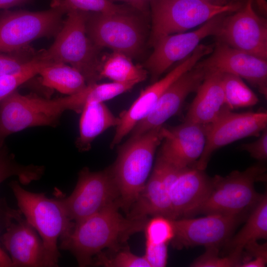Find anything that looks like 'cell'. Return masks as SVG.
Listing matches in <instances>:
<instances>
[{"mask_svg":"<svg viewBox=\"0 0 267 267\" xmlns=\"http://www.w3.org/2000/svg\"><path fill=\"white\" fill-rule=\"evenodd\" d=\"M119 203L74 222L69 232L60 238V248L70 251L80 267L92 265L94 257L104 249L121 247L133 234L144 230L147 218L123 217Z\"/></svg>","mask_w":267,"mask_h":267,"instance_id":"obj_1","label":"cell"},{"mask_svg":"<svg viewBox=\"0 0 267 267\" xmlns=\"http://www.w3.org/2000/svg\"><path fill=\"white\" fill-rule=\"evenodd\" d=\"M162 126L136 136L119 146L110 167L119 193L120 208L128 213L149 178L156 149L163 140Z\"/></svg>","mask_w":267,"mask_h":267,"instance_id":"obj_2","label":"cell"},{"mask_svg":"<svg viewBox=\"0 0 267 267\" xmlns=\"http://www.w3.org/2000/svg\"><path fill=\"white\" fill-rule=\"evenodd\" d=\"M88 12L70 5L67 17L53 44L48 49L37 53L38 59L45 62L70 64L83 75L87 85L97 83L101 79L98 48L87 34Z\"/></svg>","mask_w":267,"mask_h":267,"instance_id":"obj_3","label":"cell"},{"mask_svg":"<svg viewBox=\"0 0 267 267\" xmlns=\"http://www.w3.org/2000/svg\"><path fill=\"white\" fill-rule=\"evenodd\" d=\"M10 187L18 209L43 241L45 267L58 266L60 257L58 239L70 231L74 224L69 218L62 199L49 198L43 193L29 191L18 181H12Z\"/></svg>","mask_w":267,"mask_h":267,"instance_id":"obj_4","label":"cell"},{"mask_svg":"<svg viewBox=\"0 0 267 267\" xmlns=\"http://www.w3.org/2000/svg\"><path fill=\"white\" fill-rule=\"evenodd\" d=\"M69 7L64 0H53L46 10H3L0 14V52L18 50L39 38L56 36Z\"/></svg>","mask_w":267,"mask_h":267,"instance_id":"obj_5","label":"cell"},{"mask_svg":"<svg viewBox=\"0 0 267 267\" xmlns=\"http://www.w3.org/2000/svg\"><path fill=\"white\" fill-rule=\"evenodd\" d=\"M150 2L152 45L161 37L184 33L214 17L235 12L245 3L219 5L204 0H150Z\"/></svg>","mask_w":267,"mask_h":267,"instance_id":"obj_6","label":"cell"},{"mask_svg":"<svg viewBox=\"0 0 267 267\" xmlns=\"http://www.w3.org/2000/svg\"><path fill=\"white\" fill-rule=\"evenodd\" d=\"M266 171L265 167L256 165L225 177L215 176L212 191L198 213L240 215L255 206L263 196L256 191L255 183L263 178Z\"/></svg>","mask_w":267,"mask_h":267,"instance_id":"obj_7","label":"cell"},{"mask_svg":"<svg viewBox=\"0 0 267 267\" xmlns=\"http://www.w3.org/2000/svg\"><path fill=\"white\" fill-rule=\"evenodd\" d=\"M65 111L61 97L48 99L14 91L0 102V145L8 135L25 129L57 126Z\"/></svg>","mask_w":267,"mask_h":267,"instance_id":"obj_8","label":"cell"},{"mask_svg":"<svg viewBox=\"0 0 267 267\" xmlns=\"http://www.w3.org/2000/svg\"><path fill=\"white\" fill-rule=\"evenodd\" d=\"M62 201L69 218L74 222L111 204H119V193L110 168L98 172H92L87 167L82 169L73 191Z\"/></svg>","mask_w":267,"mask_h":267,"instance_id":"obj_9","label":"cell"},{"mask_svg":"<svg viewBox=\"0 0 267 267\" xmlns=\"http://www.w3.org/2000/svg\"><path fill=\"white\" fill-rule=\"evenodd\" d=\"M87 34L98 48L107 47L131 57L141 49L143 38L140 27L127 13L89 12Z\"/></svg>","mask_w":267,"mask_h":267,"instance_id":"obj_10","label":"cell"},{"mask_svg":"<svg viewBox=\"0 0 267 267\" xmlns=\"http://www.w3.org/2000/svg\"><path fill=\"white\" fill-rule=\"evenodd\" d=\"M206 140L203 151L193 165L204 170L213 153L237 140L260 136L267 128L266 111L234 113L225 109L212 123L206 125Z\"/></svg>","mask_w":267,"mask_h":267,"instance_id":"obj_11","label":"cell"},{"mask_svg":"<svg viewBox=\"0 0 267 267\" xmlns=\"http://www.w3.org/2000/svg\"><path fill=\"white\" fill-rule=\"evenodd\" d=\"M213 49L212 45L200 44L189 55L164 77L141 90L130 107L120 114V122L116 127L110 144L111 148L118 145L124 137L130 133L134 126L148 115L169 86L182 74L194 67L203 57L210 54Z\"/></svg>","mask_w":267,"mask_h":267,"instance_id":"obj_12","label":"cell"},{"mask_svg":"<svg viewBox=\"0 0 267 267\" xmlns=\"http://www.w3.org/2000/svg\"><path fill=\"white\" fill-rule=\"evenodd\" d=\"M254 1L246 0L240 9L224 16L216 36L220 42L267 60V22L255 11Z\"/></svg>","mask_w":267,"mask_h":267,"instance_id":"obj_13","label":"cell"},{"mask_svg":"<svg viewBox=\"0 0 267 267\" xmlns=\"http://www.w3.org/2000/svg\"><path fill=\"white\" fill-rule=\"evenodd\" d=\"M5 230L0 240L14 267H45L43 241L19 209L4 206Z\"/></svg>","mask_w":267,"mask_h":267,"instance_id":"obj_14","label":"cell"},{"mask_svg":"<svg viewBox=\"0 0 267 267\" xmlns=\"http://www.w3.org/2000/svg\"><path fill=\"white\" fill-rule=\"evenodd\" d=\"M225 14L214 17L197 29L161 37L152 45L154 50L145 63L154 82L175 62L189 55L206 37L216 36Z\"/></svg>","mask_w":267,"mask_h":267,"instance_id":"obj_15","label":"cell"},{"mask_svg":"<svg viewBox=\"0 0 267 267\" xmlns=\"http://www.w3.org/2000/svg\"><path fill=\"white\" fill-rule=\"evenodd\" d=\"M240 216L213 214L199 218L173 220V245L177 249L199 246L218 248L229 240Z\"/></svg>","mask_w":267,"mask_h":267,"instance_id":"obj_16","label":"cell"},{"mask_svg":"<svg viewBox=\"0 0 267 267\" xmlns=\"http://www.w3.org/2000/svg\"><path fill=\"white\" fill-rule=\"evenodd\" d=\"M207 58L197 62L206 72L218 71L244 79L267 97V60L218 42Z\"/></svg>","mask_w":267,"mask_h":267,"instance_id":"obj_17","label":"cell"},{"mask_svg":"<svg viewBox=\"0 0 267 267\" xmlns=\"http://www.w3.org/2000/svg\"><path fill=\"white\" fill-rule=\"evenodd\" d=\"M206 74L197 63L179 76L164 91L148 115L134 126L130 132L131 137L163 125L178 112L187 96L197 90Z\"/></svg>","mask_w":267,"mask_h":267,"instance_id":"obj_18","label":"cell"},{"mask_svg":"<svg viewBox=\"0 0 267 267\" xmlns=\"http://www.w3.org/2000/svg\"><path fill=\"white\" fill-rule=\"evenodd\" d=\"M206 132V125L187 121L173 127L163 125V143L158 155L178 168L190 167L203 151Z\"/></svg>","mask_w":267,"mask_h":267,"instance_id":"obj_19","label":"cell"},{"mask_svg":"<svg viewBox=\"0 0 267 267\" xmlns=\"http://www.w3.org/2000/svg\"><path fill=\"white\" fill-rule=\"evenodd\" d=\"M213 179L194 166L183 170L171 186L169 196L172 220L198 213L208 198Z\"/></svg>","mask_w":267,"mask_h":267,"instance_id":"obj_20","label":"cell"},{"mask_svg":"<svg viewBox=\"0 0 267 267\" xmlns=\"http://www.w3.org/2000/svg\"><path fill=\"white\" fill-rule=\"evenodd\" d=\"M222 73L206 72L190 104L184 121L208 125L213 122L227 107L222 83Z\"/></svg>","mask_w":267,"mask_h":267,"instance_id":"obj_21","label":"cell"},{"mask_svg":"<svg viewBox=\"0 0 267 267\" xmlns=\"http://www.w3.org/2000/svg\"><path fill=\"white\" fill-rule=\"evenodd\" d=\"M169 188L163 180L161 169L156 162L144 187L127 214L135 219L148 216H162L172 219Z\"/></svg>","mask_w":267,"mask_h":267,"instance_id":"obj_22","label":"cell"},{"mask_svg":"<svg viewBox=\"0 0 267 267\" xmlns=\"http://www.w3.org/2000/svg\"><path fill=\"white\" fill-rule=\"evenodd\" d=\"M81 114L79 135L75 141L81 152L89 150L97 136L109 128L118 126L120 122L119 117L114 116L103 102H88Z\"/></svg>","mask_w":267,"mask_h":267,"instance_id":"obj_23","label":"cell"},{"mask_svg":"<svg viewBox=\"0 0 267 267\" xmlns=\"http://www.w3.org/2000/svg\"><path fill=\"white\" fill-rule=\"evenodd\" d=\"M42 84L67 95L84 89L87 83L77 69L60 62H46L40 69Z\"/></svg>","mask_w":267,"mask_h":267,"instance_id":"obj_24","label":"cell"},{"mask_svg":"<svg viewBox=\"0 0 267 267\" xmlns=\"http://www.w3.org/2000/svg\"><path fill=\"white\" fill-rule=\"evenodd\" d=\"M139 83L137 81L126 83L112 82L87 85L81 91L62 97L66 110L80 114L85 104L90 102H103L127 92Z\"/></svg>","mask_w":267,"mask_h":267,"instance_id":"obj_25","label":"cell"},{"mask_svg":"<svg viewBox=\"0 0 267 267\" xmlns=\"http://www.w3.org/2000/svg\"><path fill=\"white\" fill-rule=\"evenodd\" d=\"M267 238V197L263 195L254 206L245 225L229 240L227 246L230 253L242 256L245 246L249 243Z\"/></svg>","mask_w":267,"mask_h":267,"instance_id":"obj_26","label":"cell"},{"mask_svg":"<svg viewBox=\"0 0 267 267\" xmlns=\"http://www.w3.org/2000/svg\"><path fill=\"white\" fill-rule=\"evenodd\" d=\"M147 74L142 66L134 64L131 57L122 53L113 51L101 60V79L108 78L116 83H140L147 78Z\"/></svg>","mask_w":267,"mask_h":267,"instance_id":"obj_27","label":"cell"},{"mask_svg":"<svg viewBox=\"0 0 267 267\" xmlns=\"http://www.w3.org/2000/svg\"><path fill=\"white\" fill-rule=\"evenodd\" d=\"M44 172V166L18 163L4 144L0 145V183L16 177L21 184L27 185L41 179Z\"/></svg>","mask_w":267,"mask_h":267,"instance_id":"obj_28","label":"cell"},{"mask_svg":"<svg viewBox=\"0 0 267 267\" xmlns=\"http://www.w3.org/2000/svg\"><path fill=\"white\" fill-rule=\"evenodd\" d=\"M222 83L225 105L229 110L252 106L258 103L256 94L240 77L222 73Z\"/></svg>","mask_w":267,"mask_h":267,"instance_id":"obj_29","label":"cell"},{"mask_svg":"<svg viewBox=\"0 0 267 267\" xmlns=\"http://www.w3.org/2000/svg\"><path fill=\"white\" fill-rule=\"evenodd\" d=\"M109 254L102 251L93 259L92 265L110 267H150L144 257L134 254L126 247L110 250Z\"/></svg>","mask_w":267,"mask_h":267,"instance_id":"obj_30","label":"cell"},{"mask_svg":"<svg viewBox=\"0 0 267 267\" xmlns=\"http://www.w3.org/2000/svg\"><path fill=\"white\" fill-rule=\"evenodd\" d=\"M8 53L0 52V76L20 73L37 58V52L29 46Z\"/></svg>","mask_w":267,"mask_h":267,"instance_id":"obj_31","label":"cell"},{"mask_svg":"<svg viewBox=\"0 0 267 267\" xmlns=\"http://www.w3.org/2000/svg\"><path fill=\"white\" fill-rule=\"evenodd\" d=\"M144 230L146 242L152 244H168L175 236L173 220L162 216L147 220Z\"/></svg>","mask_w":267,"mask_h":267,"instance_id":"obj_32","label":"cell"},{"mask_svg":"<svg viewBox=\"0 0 267 267\" xmlns=\"http://www.w3.org/2000/svg\"><path fill=\"white\" fill-rule=\"evenodd\" d=\"M46 62L38 57L22 72L0 76V102L17 90L21 85L38 74L40 68Z\"/></svg>","mask_w":267,"mask_h":267,"instance_id":"obj_33","label":"cell"},{"mask_svg":"<svg viewBox=\"0 0 267 267\" xmlns=\"http://www.w3.org/2000/svg\"><path fill=\"white\" fill-rule=\"evenodd\" d=\"M206 252L196 259L190 265L194 267H240L242 256L230 253L227 256L220 257L218 248H206Z\"/></svg>","mask_w":267,"mask_h":267,"instance_id":"obj_34","label":"cell"},{"mask_svg":"<svg viewBox=\"0 0 267 267\" xmlns=\"http://www.w3.org/2000/svg\"><path fill=\"white\" fill-rule=\"evenodd\" d=\"M72 7L91 12L102 13H127L124 6L114 3L109 0H64Z\"/></svg>","mask_w":267,"mask_h":267,"instance_id":"obj_35","label":"cell"},{"mask_svg":"<svg viewBox=\"0 0 267 267\" xmlns=\"http://www.w3.org/2000/svg\"><path fill=\"white\" fill-rule=\"evenodd\" d=\"M168 244H155L145 242L143 257L150 267H164L167 263Z\"/></svg>","mask_w":267,"mask_h":267,"instance_id":"obj_36","label":"cell"},{"mask_svg":"<svg viewBox=\"0 0 267 267\" xmlns=\"http://www.w3.org/2000/svg\"><path fill=\"white\" fill-rule=\"evenodd\" d=\"M258 137L256 140L242 144L239 148L257 160L265 161L267 158V129L264 130Z\"/></svg>","mask_w":267,"mask_h":267,"instance_id":"obj_37","label":"cell"},{"mask_svg":"<svg viewBox=\"0 0 267 267\" xmlns=\"http://www.w3.org/2000/svg\"><path fill=\"white\" fill-rule=\"evenodd\" d=\"M254 258L267 259V243L260 244L256 241L248 243L244 248Z\"/></svg>","mask_w":267,"mask_h":267,"instance_id":"obj_38","label":"cell"},{"mask_svg":"<svg viewBox=\"0 0 267 267\" xmlns=\"http://www.w3.org/2000/svg\"><path fill=\"white\" fill-rule=\"evenodd\" d=\"M267 259L254 258L252 260L242 261L240 266L242 267H264L266 266Z\"/></svg>","mask_w":267,"mask_h":267,"instance_id":"obj_39","label":"cell"},{"mask_svg":"<svg viewBox=\"0 0 267 267\" xmlns=\"http://www.w3.org/2000/svg\"><path fill=\"white\" fill-rule=\"evenodd\" d=\"M113 2V1H125L134 7L142 10L145 8V7L148 1L150 0H109Z\"/></svg>","mask_w":267,"mask_h":267,"instance_id":"obj_40","label":"cell"},{"mask_svg":"<svg viewBox=\"0 0 267 267\" xmlns=\"http://www.w3.org/2000/svg\"><path fill=\"white\" fill-rule=\"evenodd\" d=\"M27 0H0V8L7 9L21 4Z\"/></svg>","mask_w":267,"mask_h":267,"instance_id":"obj_41","label":"cell"},{"mask_svg":"<svg viewBox=\"0 0 267 267\" xmlns=\"http://www.w3.org/2000/svg\"><path fill=\"white\" fill-rule=\"evenodd\" d=\"M12 267L11 259L3 250L0 248V267Z\"/></svg>","mask_w":267,"mask_h":267,"instance_id":"obj_42","label":"cell"},{"mask_svg":"<svg viewBox=\"0 0 267 267\" xmlns=\"http://www.w3.org/2000/svg\"><path fill=\"white\" fill-rule=\"evenodd\" d=\"M210 3L219 5H226L236 3H245L244 0H204Z\"/></svg>","mask_w":267,"mask_h":267,"instance_id":"obj_43","label":"cell"},{"mask_svg":"<svg viewBox=\"0 0 267 267\" xmlns=\"http://www.w3.org/2000/svg\"><path fill=\"white\" fill-rule=\"evenodd\" d=\"M260 12L265 15L267 12V2L266 0H254Z\"/></svg>","mask_w":267,"mask_h":267,"instance_id":"obj_44","label":"cell"}]
</instances>
